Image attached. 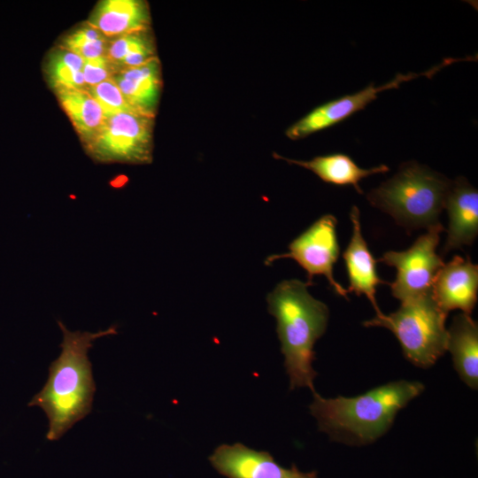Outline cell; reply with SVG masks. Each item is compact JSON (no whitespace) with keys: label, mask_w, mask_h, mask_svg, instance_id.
Returning <instances> with one entry per match:
<instances>
[{"label":"cell","mask_w":478,"mask_h":478,"mask_svg":"<svg viewBox=\"0 0 478 478\" xmlns=\"http://www.w3.org/2000/svg\"><path fill=\"white\" fill-rule=\"evenodd\" d=\"M117 72V66L112 63L107 55L84 60L82 67L88 88L111 79Z\"/></svg>","instance_id":"7402d4cb"},{"label":"cell","mask_w":478,"mask_h":478,"mask_svg":"<svg viewBox=\"0 0 478 478\" xmlns=\"http://www.w3.org/2000/svg\"><path fill=\"white\" fill-rule=\"evenodd\" d=\"M359 216L358 208L353 205L350 212L352 235L343 254L350 282L347 290L357 296L365 295L374 306L376 315H380L382 312L377 305L376 288L387 282L377 274L375 259L362 235Z\"/></svg>","instance_id":"4fadbf2b"},{"label":"cell","mask_w":478,"mask_h":478,"mask_svg":"<svg viewBox=\"0 0 478 478\" xmlns=\"http://www.w3.org/2000/svg\"><path fill=\"white\" fill-rule=\"evenodd\" d=\"M447 315L429 293L402 302L396 312L375 315L363 325L390 330L405 358L416 366L428 368L447 351Z\"/></svg>","instance_id":"5b68a950"},{"label":"cell","mask_w":478,"mask_h":478,"mask_svg":"<svg viewBox=\"0 0 478 478\" xmlns=\"http://www.w3.org/2000/svg\"><path fill=\"white\" fill-rule=\"evenodd\" d=\"M336 224L334 215L321 216L289 244L288 252L270 255L265 264L292 258L307 272L309 284L312 285L313 276L322 275L339 296L348 299V290L335 281L333 273L340 253Z\"/></svg>","instance_id":"9c48e42d"},{"label":"cell","mask_w":478,"mask_h":478,"mask_svg":"<svg viewBox=\"0 0 478 478\" xmlns=\"http://www.w3.org/2000/svg\"><path fill=\"white\" fill-rule=\"evenodd\" d=\"M212 466L227 478H318L316 472H301L279 465L268 451L241 443L218 446L209 457Z\"/></svg>","instance_id":"30bf717a"},{"label":"cell","mask_w":478,"mask_h":478,"mask_svg":"<svg viewBox=\"0 0 478 478\" xmlns=\"http://www.w3.org/2000/svg\"><path fill=\"white\" fill-rule=\"evenodd\" d=\"M444 208L449 216L443 254L472 245L478 234V190L463 176L452 181Z\"/></svg>","instance_id":"7c38bea8"},{"label":"cell","mask_w":478,"mask_h":478,"mask_svg":"<svg viewBox=\"0 0 478 478\" xmlns=\"http://www.w3.org/2000/svg\"><path fill=\"white\" fill-rule=\"evenodd\" d=\"M153 119L130 112L105 117L96 135L85 143L88 153L100 162L150 163Z\"/></svg>","instance_id":"8992f818"},{"label":"cell","mask_w":478,"mask_h":478,"mask_svg":"<svg viewBox=\"0 0 478 478\" xmlns=\"http://www.w3.org/2000/svg\"><path fill=\"white\" fill-rule=\"evenodd\" d=\"M84 60L63 47L54 51L47 65V72L54 88L87 89L82 73Z\"/></svg>","instance_id":"ffe728a7"},{"label":"cell","mask_w":478,"mask_h":478,"mask_svg":"<svg viewBox=\"0 0 478 478\" xmlns=\"http://www.w3.org/2000/svg\"><path fill=\"white\" fill-rule=\"evenodd\" d=\"M452 181L412 160L403 163L390 179L366 196L371 205L408 229L430 228L439 215Z\"/></svg>","instance_id":"277c9868"},{"label":"cell","mask_w":478,"mask_h":478,"mask_svg":"<svg viewBox=\"0 0 478 478\" xmlns=\"http://www.w3.org/2000/svg\"><path fill=\"white\" fill-rule=\"evenodd\" d=\"M474 59H476V57L470 56L465 58H447L426 72L420 73H408L405 74L398 73L390 81L380 86H375L374 82H371L356 93L345 95L317 106L291 125L286 130L285 134L291 140L305 138L313 133L335 126L356 112L365 109L367 104L377 98V95L380 92L397 89L401 83L420 76L431 79L441 69L455 62L473 61Z\"/></svg>","instance_id":"ba28073f"},{"label":"cell","mask_w":478,"mask_h":478,"mask_svg":"<svg viewBox=\"0 0 478 478\" xmlns=\"http://www.w3.org/2000/svg\"><path fill=\"white\" fill-rule=\"evenodd\" d=\"M106 55L118 71L141 66L157 57L148 30L123 35L112 40Z\"/></svg>","instance_id":"d6986e66"},{"label":"cell","mask_w":478,"mask_h":478,"mask_svg":"<svg viewBox=\"0 0 478 478\" xmlns=\"http://www.w3.org/2000/svg\"><path fill=\"white\" fill-rule=\"evenodd\" d=\"M56 92L62 108L70 118L85 143L98 132L104 115L97 102L87 89L57 87Z\"/></svg>","instance_id":"ac0fdd59"},{"label":"cell","mask_w":478,"mask_h":478,"mask_svg":"<svg viewBox=\"0 0 478 478\" xmlns=\"http://www.w3.org/2000/svg\"><path fill=\"white\" fill-rule=\"evenodd\" d=\"M447 351L459 378L473 389L478 388V325L471 315L457 314L447 329Z\"/></svg>","instance_id":"2e32d148"},{"label":"cell","mask_w":478,"mask_h":478,"mask_svg":"<svg viewBox=\"0 0 478 478\" xmlns=\"http://www.w3.org/2000/svg\"><path fill=\"white\" fill-rule=\"evenodd\" d=\"M148 4L139 0H105L90 16L89 25L105 36L148 30L150 25Z\"/></svg>","instance_id":"9a60e30c"},{"label":"cell","mask_w":478,"mask_h":478,"mask_svg":"<svg viewBox=\"0 0 478 478\" xmlns=\"http://www.w3.org/2000/svg\"><path fill=\"white\" fill-rule=\"evenodd\" d=\"M108 44L109 41L106 37H104L95 41L84 42L66 50L75 53L83 60H88L106 55Z\"/></svg>","instance_id":"603a6c76"},{"label":"cell","mask_w":478,"mask_h":478,"mask_svg":"<svg viewBox=\"0 0 478 478\" xmlns=\"http://www.w3.org/2000/svg\"><path fill=\"white\" fill-rule=\"evenodd\" d=\"M104 37H106V36L103 35L99 30L88 25L75 31L74 33L69 35L64 40L63 48L68 49L70 47L75 46L84 42L95 41V40H98Z\"/></svg>","instance_id":"cb8c5ba5"},{"label":"cell","mask_w":478,"mask_h":478,"mask_svg":"<svg viewBox=\"0 0 478 478\" xmlns=\"http://www.w3.org/2000/svg\"><path fill=\"white\" fill-rule=\"evenodd\" d=\"M58 324L63 333L61 353L51 362L44 386L28 403L48 417L49 441L60 439L91 412L96 384L88 353L96 339L117 334L115 326L89 333L72 332L61 321Z\"/></svg>","instance_id":"6da1fadb"},{"label":"cell","mask_w":478,"mask_h":478,"mask_svg":"<svg viewBox=\"0 0 478 478\" xmlns=\"http://www.w3.org/2000/svg\"><path fill=\"white\" fill-rule=\"evenodd\" d=\"M111 79L134 108L145 115L155 116L161 90L158 57L138 66L122 68Z\"/></svg>","instance_id":"5bb4252c"},{"label":"cell","mask_w":478,"mask_h":478,"mask_svg":"<svg viewBox=\"0 0 478 478\" xmlns=\"http://www.w3.org/2000/svg\"><path fill=\"white\" fill-rule=\"evenodd\" d=\"M443 231V225L438 223L427 229L407 250L389 251L379 258L396 268V278L389 286L392 296L401 303L431 293L435 278L444 264L436 252Z\"/></svg>","instance_id":"52a82bcc"},{"label":"cell","mask_w":478,"mask_h":478,"mask_svg":"<svg viewBox=\"0 0 478 478\" xmlns=\"http://www.w3.org/2000/svg\"><path fill=\"white\" fill-rule=\"evenodd\" d=\"M431 293L446 313L459 309L471 315L477 302L478 266L468 256H454L437 273Z\"/></svg>","instance_id":"8fae6325"},{"label":"cell","mask_w":478,"mask_h":478,"mask_svg":"<svg viewBox=\"0 0 478 478\" xmlns=\"http://www.w3.org/2000/svg\"><path fill=\"white\" fill-rule=\"evenodd\" d=\"M275 157L312 171L327 183L338 186L351 185L358 194H363L359 186L362 179L389 171L386 165L369 169L361 168L350 156L343 153L318 156L310 160L289 159L278 155Z\"/></svg>","instance_id":"e0dca14e"},{"label":"cell","mask_w":478,"mask_h":478,"mask_svg":"<svg viewBox=\"0 0 478 478\" xmlns=\"http://www.w3.org/2000/svg\"><path fill=\"white\" fill-rule=\"evenodd\" d=\"M309 286L297 279L281 281L267 294L266 302L268 312L276 320L289 389L306 387L313 393L317 376L313 346L326 331L329 310L309 293Z\"/></svg>","instance_id":"3957f363"},{"label":"cell","mask_w":478,"mask_h":478,"mask_svg":"<svg viewBox=\"0 0 478 478\" xmlns=\"http://www.w3.org/2000/svg\"><path fill=\"white\" fill-rule=\"evenodd\" d=\"M424 389L421 382L401 380L353 397L325 398L315 391L309 408L320 431L332 440L366 445L384 435L397 413Z\"/></svg>","instance_id":"7a4b0ae2"},{"label":"cell","mask_w":478,"mask_h":478,"mask_svg":"<svg viewBox=\"0 0 478 478\" xmlns=\"http://www.w3.org/2000/svg\"><path fill=\"white\" fill-rule=\"evenodd\" d=\"M87 90L100 105L104 117L121 112L143 114L134 108L126 100L123 94L112 79H108L95 86L89 87Z\"/></svg>","instance_id":"44dd1931"}]
</instances>
